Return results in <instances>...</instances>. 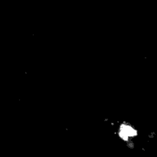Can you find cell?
Returning a JSON list of instances; mask_svg holds the SVG:
<instances>
[{
	"label": "cell",
	"instance_id": "cell-1",
	"mask_svg": "<svg viewBox=\"0 0 157 157\" xmlns=\"http://www.w3.org/2000/svg\"><path fill=\"white\" fill-rule=\"evenodd\" d=\"M137 135V130L133 126L130 125V123H122L117 130V136L119 138L125 143H127L128 145L132 143L133 139L136 138Z\"/></svg>",
	"mask_w": 157,
	"mask_h": 157
}]
</instances>
